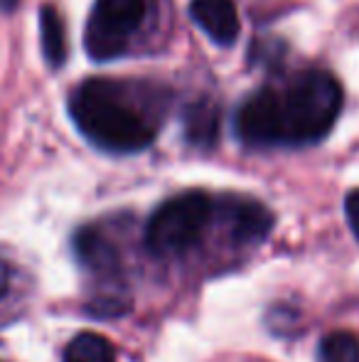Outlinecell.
<instances>
[{"label": "cell", "instance_id": "cell-10", "mask_svg": "<svg viewBox=\"0 0 359 362\" xmlns=\"http://www.w3.org/2000/svg\"><path fill=\"white\" fill-rule=\"evenodd\" d=\"M64 362H116V348L99 333H79L64 348Z\"/></svg>", "mask_w": 359, "mask_h": 362}, {"label": "cell", "instance_id": "cell-5", "mask_svg": "<svg viewBox=\"0 0 359 362\" xmlns=\"http://www.w3.org/2000/svg\"><path fill=\"white\" fill-rule=\"evenodd\" d=\"M236 134L249 146L283 144V111L281 91L261 89L236 111Z\"/></svg>", "mask_w": 359, "mask_h": 362}, {"label": "cell", "instance_id": "cell-13", "mask_svg": "<svg viewBox=\"0 0 359 362\" xmlns=\"http://www.w3.org/2000/svg\"><path fill=\"white\" fill-rule=\"evenodd\" d=\"M345 215H347V222H350V229L355 232V237L359 242V190H352L350 195L345 197Z\"/></svg>", "mask_w": 359, "mask_h": 362}, {"label": "cell", "instance_id": "cell-4", "mask_svg": "<svg viewBox=\"0 0 359 362\" xmlns=\"http://www.w3.org/2000/svg\"><path fill=\"white\" fill-rule=\"evenodd\" d=\"M145 18V0H96L87 25V52L96 62L118 57Z\"/></svg>", "mask_w": 359, "mask_h": 362}, {"label": "cell", "instance_id": "cell-7", "mask_svg": "<svg viewBox=\"0 0 359 362\" xmlns=\"http://www.w3.org/2000/svg\"><path fill=\"white\" fill-rule=\"evenodd\" d=\"M231 234L239 244H259L269 237L273 227V217L261 202L256 200H236L229 207Z\"/></svg>", "mask_w": 359, "mask_h": 362}, {"label": "cell", "instance_id": "cell-9", "mask_svg": "<svg viewBox=\"0 0 359 362\" xmlns=\"http://www.w3.org/2000/svg\"><path fill=\"white\" fill-rule=\"evenodd\" d=\"M39 42L49 67H62L67 62V30L62 15L52 5H42L39 10Z\"/></svg>", "mask_w": 359, "mask_h": 362}, {"label": "cell", "instance_id": "cell-8", "mask_svg": "<svg viewBox=\"0 0 359 362\" xmlns=\"http://www.w3.org/2000/svg\"><path fill=\"white\" fill-rule=\"evenodd\" d=\"M74 247H77V257L84 267H89L91 272L99 274H116L118 269V257H116V249L111 247V242L106 237H101L94 229H84L74 239Z\"/></svg>", "mask_w": 359, "mask_h": 362}, {"label": "cell", "instance_id": "cell-11", "mask_svg": "<svg viewBox=\"0 0 359 362\" xmlns=\"http://www.w3.org/2000/svg\"><path fill=\"white\" fill-rule=\"evenodd\" d=\"M185 129H187V139L197 146H209L217 141V129H219V114L217 109L207 104L192 106L185 116Z\"/></svg>", "mask_w": 359, "mask_h": 362}, {"label": "cell", "instance_id": "cell-1", "mask_svg": "<svg viewBox=\"0 0 359 362\" xmlns=\"http://www.w3.org/2000/svg\"><path fill=\"white\" fill-rule=\"evenodd\" d=\"M72 119L94 146L111 153H135L153 144V126L123 104L109 79H87L72 94Z\"/></svg>", "mask_w": 359, "mask_h": 362}, {"label": "cell", "instance_id": "cell-14", "mask_svg": "<svg viewBox=\"0 0 359 362\" xmlns=\"http://www.w3.org/2000/svg\"><path fill=\"white\" fill-rule=\"evenodd\" d=\"M8 286H10V272H8V267H5V264L0 262V298L5 296Z\"/></svg>", "mask_w": 359, "mask_h": 362}, {"label": "cell", "instance_id": "cell-2", "mask_svg": "<svg viewBox=\"0 0 359 362\" xmlns=\"http://www.w3.org/2000/svg\"><path fill=\"white\" fill-rule=\"evenodd\" d=\"M342 109V89L330 72L310 69L281 91L283 144H315L335 126Z\"/></svg>", "mask_w": 359, "mask_h": 362}, {"label": "cell", "instance_id": "cell-6", "mask_svg": "<svg viewBox=\"0 0 359 362\" xmlns=\"http://www.w3.org/2000/svg\"><path fill=\"white\" fill-rule=\"evenodd\" d=\"M190 15L217 45H231L239 37V10L234 0H192Z\"/></svg>", "mask_w": 359, "mask_h": 362}, {"label": "cell", "instance_id": "cell-12", "mask_svg": "<svg viewBox=\"0 0 359 362\" xmlns=\"http://www.w3.org/2000/svg\"><path fill=\"white\" fill-rule=\"evenodd\" d=\"M320 362H359V340L352 333L337 330L322 338L317 350Z\"/></svg>", "mask_w": 359, "mask_h": 362}, {"label": "cell", "instance_id": "cell-3", "mask_svg": "<svg viewBox=\"0 0 359 362\" xmlns=\"http://www.w3.org/2000/svg\"><path fill=\"white\" fill-rule=\"evenodd\" d=\"M212 217V200L205 192H182L163 202L145 227V247L158 257L182 254L200 242Z\"/></svg>", "mask_w": 359, "mask_h": 362}]
</instances>
